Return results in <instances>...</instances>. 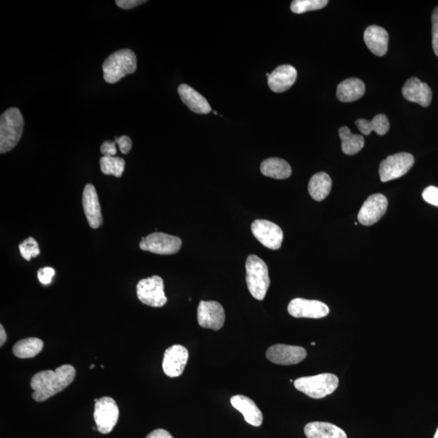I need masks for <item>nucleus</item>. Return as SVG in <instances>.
Here are the masks:
<instances>
[{
  "mask_svg": "<svg viewBox=\"0 0 438 438\" xmlns=\"http://www.w3.org/2000/svg\"><path fill=\"white\" fill-rule=\"evenodd\" d=\"M76 377V370L69 365L57 368L55 371L46 370L32 377L30 382L34 390L32 399L37 402H44L53 396L61 392L72 383Z\"/></svg>",
  "mask_w": 438,
  "mask_h": 438,
  "instance_id": "nucleus-1",
  "label": "nucleus"
},
{
  "mask_svg": "<svg viewBox=\"0 0 438 438\" xmlns=\"http://www.w3.org/2000/svg\"><path fill=\"white\" fill-rule=\"evenodd\" d=\"M137 70V57L133 50L123 49L116 51L105 60L102 65L104 80L109 84L118 82Z\"/></svg>",
  "mask_w": 438,
  "mask_h": 438,
  "instance_id": "nucleus-2",
  "label": "nucleus"
},
{
  "mask_svg": "<svg viewBox=\"0 0 438 438\" xmlns=\"http://www.w3.org/2000/svg\"><path fill=\"white\" fill-rule=\"evenodd\" d=\"M23 130L24 119L19 109H8L0 118V153H4L12 150L19 142Z\"/></svg>",
  "mask_w": 438,
  "mask_h": 438,
  "instance_id": "nucleus-3",
  "label": "nucleus"
},
{
  "mask_svg": "<svg viewBox=\"0 0 438 438\" xmlns=\"http://www.w3.org/2000/svg\"><path fill=\"white\" fill-rule=\"evenodd\" d=\"M246 283L251 295L263 301L270 285L269 269L264 260L250 255L246 260Z\"/></svg>",
  "mask_w": 438,
  "mask_h": 438,
  "instance_id": "nucleus-4",
  "label": "nucleus"
},
{
  "mask_svg": "<svg viewBox=\"0 0 438 438\" xmlns=\"http://www.w3.org/2000/svg\"><path fill=\"white\" fill-rule=\"evenodd\" d=\"M294 385L302 393L310 398L318 399L334 392L339 386V379L332 374H323L301 377L295 381Z\"/></svg>",
  "mask_w": 438,
  "mask_h": 438,
  "instance_id": "nucleus-5",
  "label": "nucleus"
},
{
  "mask_svg": "<svg viewBox=\"0 0 438 438\" xmlns=\"http://www.w3.org/2000/svg\"><path fill=\"white\" fill-rule=\"evenodd\" d=\"M137 294L140 301L148 306L160 307L167 302L164 283L160 276L142 279L137 286Z\"/></svg>",
  "mask_w": 438,
  "mask_h": 438,
  "instance_id": "nucleus-6",
  "label": "nucleus"
},
{
  "mask_svg": "<svg viewBox=\"0 0 438 438\" xmlns=\"http://www.w3.org/2000/svg\"><path fill=\"white\" fill-rule=\"evenodd\" d=\"M415 158L408 153H399L388 156L381 162L379 174L381 182L400 178L412 169Z\"/></svg>",
  "mask_w": 438,
  "mask_h": 438,
  "instance_id": "nucleus-7",
  "label": "nucleus"
},
{
  "mask_svg": "<svg viewBox=\"0 0 438 438\" xmlns=\"http://www.w3.org/2000/svg\"><path fill=\"white\" fill-rule=\"evenodd\" d=\"M119 416V408L113 398L104 397L95 403L94 418L97 431L102 435H107L113 430Z\"/></svg>",
  "mask_w": 438,
  "mask_h": 438,
  "instance_id": "nucleus-8",
  "label": "nucleus"
},
{
  "mask_svg": "<svg viewBox=\"0 0 438 438\" xmlns=\"http://www.w3.org/2000/svg\"><path fill=\"white\" fill-rule=\"evenodd\" d=\"M182 241L179 237L162 232L152 233L143 237L140 242V248L144 251L160 255H172L180 250Z\"/></svg>",
  "mask_w": 438,
  "mask_h": 438,
  "instance_id": "nucleus-9",
  "label": "nucleus"
},
{
  "mask_svg": "<svg viewBox=\"0 0 438 438\" xmlns=\"http://www.w3.org/2000/svg\"><path fill=\"white\" fill-rule=\"evenodd\" d=\"M251 229L256 239L267 248L272 250L281 248L283 231L276 223L265 219H258L251 223Z\"/></svg>",
  "mask_w": 438,
  "mask_h": 438,
  "instance_id": "nucleus-10",
  "label": "nucleus"
},
{
  "mask_svg": "<svg viewBox=\"0 0 438 438\" xmlns=\"http://www.w3.org/2000/svg\"><path fill=\"white\" fill-rule=\"evenodd\" d=\"M287 310L289 314L296 318L319 319L325 318L330 313L329 307L323 302L302 298H296L289 303Z\"/></svg>",
  "mask_w": 438,
  "mask_h": 438,
  "instance_id": "nucleus-11",
  "label": "nucleus"
},
{
  "mask_svg": "<svg viewBox=\"0 0 438 438\" xmlns=\"http://www.w3.org/2000/svg\"><path fill=\"white\" fill-rule=\"evenodd\" d=\"M198 321L204 329L220 330L225 323V311L216 301H200L198 309Z\"/></svg>",
  "mask_w": 438,
  "mask_h": 438,
  "instance_id": "nucleus-12",
  "label": "nucleus"
},
{
  "mask_svg": "<svg viewBox=\"0 0 438 438\" xmlns=\"http://www.w3.org/2000/svg\"><path fill=\"white\" fill-rule=\"evenodd\" d=\"M388 200L384 195L377 193L370 196L358 213V220L365 226H372L379 222L388 211Z\"/></svg>",
  "mask_w": 438,
  "mask_h": 438,
  "instance_id": "nucleus-13",
  "label": "nucleus"
},
{
  "mask_svg": "<svg viewBox=\"0 0 438 438\" xmlns=\"http://www.w3.org/2000/svg\"><path fill=\"white\" fill-rule=\"evenodd\" d=\"M306 356L305 348L286 344L274 345L267 352L268 360L280 365H296L304 361Z\"/></svg>",
  "mask_w": 438,
  "mask_h": 438,
  "instance_id": "nucleus-14",
  "label": "nucleus"
},
{
  "mask_svg": "<svg viewBox=\"0 0 438 438\" xmlns=\"http://www.w3.org/2000/svg\"><path fill=\"white\" fill-rule=\"evenodd\" d=\"M189 360L187 348L181 345H173L167 348L162 361V370L169 377H180L183 374Z\"/></svg>",
  "mask_w": 438,
  "mask_h": 438,
  "instance_id": "nucleus-15",
  "label": "nucleus"
},
{
  "mask_svg": "<svg viewBox=\"0 0 438 438\" xmlns=\"http://www.w3.org/2000/svg\"><path fill=\"white\" fill-rule=\"evenodd\" d=\"M82 203L88 225L94 229H97L102 225V216L99 196L94 185H86L82 196Z\"/></svg>",
  "mask_w": 438,
  "mask_h": 438,
  "instance_id": "nucleus-16",
  "label": "nucleus"
},
{
  "mask_svg": "<svg viewBox=\"0 0 438 438\" xmlns=\"http://www.w3.org/2000/svg\"><path fill=\"white\" fill-rule=\"evenodd\" d=\"M402 93L405 99L409 102H416L423 107L431 104L432 94L430 87L417 77L410 78L404 84Z\"/></svg>",
  "mask_w": 438,
  "mask_h": 438,
  "instance_id": "nucleus-17",
  "label": "nucleus"
},
{
  "mask_svg": "<svg viewBox=\"0 0 438 438\" xmlns=\"http://www.w3.org/2000/svg\"><path fill=\"white\" fill-rule=\"evenodd\" d=\"M297 71L292 65L284 64L274 69L268 77V85L274 92L283 93L290 88L296 81Z\"/></svg>",
  "mask_w": 438,
  "mask_h": 438,
  "instance_id": "nucleus-18",
  "label": "nucleus"
},
{
  "mask_svg": "<svg viewBox=\"0 0 438 438\" xmlns=\"http://www.w3.org/2000/svg\"><path fill=\"white\" fill-rule=\"evenodd\" d=\"M363 39L368 48L377 57H384L388 53L389 35L383 28L377 26L368 27L363 34Z\"/></svg>",
  "mask_w": 438,
  "mask_h": 438,
  "instance_id": "nucleus-19",
  "label": "nucleus"
},
{
  "mask_svg": "<svg viewBox=\"0 0 438 438\" xmlns=\"http://www.w3.org/2000/svg\"><path fill=\"white\" fill-rule=\"evenodd\" d=\"M233 407L243 414L247 423L249 425L259 427L263 422V414L253 400L247 396L237 394L231 399Z\"/></svg>",
  "mask_w": 438,
  "mask_h": 438,
  "instance_id": "nucleus-20",
  "label": "nucleus"
},
{
  "mask_svg": "<svg viewBox=\"0 0 438 438\" xmlns=\"http://www.w3.org/2000/svg\"><path fill=\"white\" fill-rule=\"evenodd\" d=\"M178 93L181 100L193 113L197 114L211 113V106L208 101L193 88L186 84H182L178 88Z\"/></svg>",
  "mask_w": 438,
  "mask_h": 438,
  "instance_id": "nucleus-21",
  "label": "nucleus"
},
{
  "mask_svg": "<svg viewBox=\"0 0 438 438\" xmlns=\"http://www.w3.org/2000/svg\"><path fill=\"white\" fill-rule=\"evenodd\" d=\"M365 93V85L360 79L349 78L339 84L337 97L342 102H352L361 99Z\"/></svg>",
  "mask_w": 438,
  "mask_h": 438,
  "instance_id": "nucleus-22",
  "label": "nucleus"
},
{
  "mask_svg": "<svg viewBox=\"0 0 438 438\" xmlns=\"http://www.w3.org/2000/svg\"><path fill=\"white\" fill-rule=\"evenodd\" d=\"M307 438H347L342 428L328 422H311L305 427Z\"/></svg>",
  "mask_w": 438,
  "mask_h": 438,
  "instance_id": "nucleus-23",
  "label": "nucleus"
},
{
  "mask_svg": "<svg viewBox=\"0 0 438 438\" xmlns=\"http://www.w3.org/2000/svg\"><path fill=\"white\" fill-rule=\"evenodd\" d=\"M262 173L270 178L285 180L292 175V167L281 158H272L265 160L260 164Z\"/></svg>",
  "mask_w": 438,
  "mask_h": 438,
  "instance_id": "nucleus-24",
  "label": "nucleus"
},
{
  "mask_svg": "<svg viewBox=\"0 0 438 438\" xmlns=\"http://www.w3.org/2000/svg\"><path fill=\"white\" fill-rule=\"evenodd\" d=\"M332 188V180L325 172H318L312 177L309 183V193L316 202H321L327 197Z\"/></svg>",
  "mask_w": 438,
  "mask_h": 438,
  "instance_id": "nucleus-25",
  "label": "nucleus"
},
{
  "mask_svg": "<svg viewBox=\"0 0 438 438\" xmlns=\"http://www.w3.org/2000/svg\"><path fill=\"white\" fill-rule=\"evenodd\" d=\"M356 124L363 135H370L372 131L383 136L390 130V122L388 116L384 114L377 115L372 120L359 119L356 121Z\"/></svg>",
  "mask_w": 438,
  "mask_h": 438,
  "instance_id": "nucleus-26",
  "label": "nucleus"
},
{
  "mask_svg": "<svg viewBox=\"0 0 438 438\" xmlns=\"http://www.w3.org/2000/svg\"><path fill=\"white\" fill-rule=\"evenodd\" d=\"M339 137L342 142V151L347 155H354L365 146V139L361 135L352 134L346 126L340 128Z\"/></svg>",
  "mask_w": 438,
  "mask_h": 438,
  "instance_id": "nucleus-27",
  "label": "nucleus"
},
{
  "mask_svg": "<svg viewBox=\"0 0 438 438\" xmlns=\"http://www.w3.org/2000/svg\"><path fill=\"white\" fill-rule=\"evenodd\" d=\"M44 343L38 338H28L17 342L12 348L14 355L21 359L32 358L43 351Z\"/></svg>",
  "mask_w": 438,
  "mask_h": 438,
  "instance_id": "nucleus-28",
  "label": "nucleus"
},
{
  "mask_svg": "<svg viewBox=\"0 0 438 438\" xmlns=\"http://www.w3.org/2000/svg\"><path fill=\"white\" fill-rule=\"evenodd\" d=\"M100 167L104 175H114L120 178L125 169V161L118 157H106L100 158Z\"/></svg>",
  "mask_w": 438,
  "mask_h": 438,
  "instance_id": "nucleus-29",
  "label": "nucleus"
},
{
  "mask_svg": "<svg viewBox=\"0 0 438 438\" xmlns=\"http://www.w3.org/2000/svg\"><path fill=\"white\" fill-rule=\"evenodd\" d=\"M327 0H294L291 4V10L296 14L319 10L327 6Z\"/></svg>",
  "mask_w": 438,
  "mask_h": 438,
  "instance_id": "nucleus-30",
  "label": "nucleus"
},
{
  "mask_svg": "<svg viewBox=\"0 0 438 438\" xmlns=\"http://www.w3.org/2000/svg\"><path fill=\"white\" fill-rule=\"evenodd\" d=\"M20 253L22 258L30 262L32 258L38 257L40 254V249L38 242L32 237L23 241L19 245Z\"/></svg>",
  "mask_w": 438,
  "mask_h": 438,
  "instance_id": "nucleus-31",
  "label": "nucleus"
},
{
  "mask_svg": "<svg viewBox=\"0 0 438 438\" xmlns=\"http://www.w3.org/2000/svg\"><path fill=\"white\" fill-rule=\"evenodd\" d=\"M432 49L438 57V6L433 10L432 15Z\"/></svg>",
  "mask_w": 438,
  "mask_h": 438,
  "instance_id": "nucleus-32",
  "label": "nucleus"
},
{
  "mask_svg": "<svg viewBox=\"0 0 438 438\" xmlns=\"http://www.w3.org/2000/svg\"><path fill=\"white\" fill-rule=\"evenodd\" d=\"M422 197L426 202L438 207V188L435 186H430L423 190Z\"/></svg>",
  "mask_w": 438,
  "mask_h": 438,
  "instance_id": "nucleus-33",
  "label": "nucleus"
},
{
  "mask_svg": "<svg viewBox=\"0 0 438 438\" xmlns=\"http://www.w3.org/2000/svg\"><path fill=\"white\" fill-rule=\"evenodd\" d=\"M55 272L53 268L45 267L40 269L38 272L39 280L44 285H49L53 281V278L55 276Z\"/></svg>",
  "mask_w": 438,
  "mask_h": 438,
  "instance_id": "nucleus-34",
  "label": "nucleus"
},
{
  "mask_svg": "<svg viewBox=\"0 0 438 438\" xmlns=\"http://www.w3.org/2000/svg\"><path fill=\"white\" fill-rule=\"evenodd\" d=\"M115 142L118 144L121 153L124 155H127L130 151H131L133 143L132 140L128 136H122L120 137H115Z\"/></svg>",
  "mask_w": 438,
  "mask_h": 438,
  "instance_id": "nucleus-35",
  "label": "nucleus"
},
{
  "mask_svg": "<svg viewBox=\"0 0 438 438\" xmlns=\"http://www.w3.org/2000/svg\"><path fill=\"white\" fill-rule=\"evenodd\" d=\"M115 142L106 141L102 144L100 151L102 155L106 157H115L117 153Z\"/></svg>",
  "mask_w": 438,
  "mask_h": 438,
  "instance_id": "nucleus-36",
  "label": "nucleus"
},
{
  "mask_svg": "<svg viewBox=\"0 0 438 438\" xmlns=\"http://www.w3.org/2000/svg\"><path fill=\"white\" fill-rule=\"evenodd\" d=\"M146 3L144 0H116L117 6L123 9H131Z\"/></svg>",
  "mask_w": 438,
  "mask_h": 438,
  "instance_id": "nucleus-37",
  "label": "nucleus"
},
{
  "mask_svg": "<svg viewBox=\"0 0 438 438\" xmlns=\"http://www.w3.org/2000/svg\"><path fill=\"white\" fill-rule=\"evenodd\" d=\"M146 438H174L165 430H156L149 435Z\"/></svg>",
  "mask_w": 438,
  "mask_h": 438,
  "instance_id": "nucleus-38",
  "label": "nucleus"
},
{
  "mask_svg": "<svg viewBox=\"0 0 438 438\" xmlns=\"http://www.w3.org/2000/svg\"><path fill=\"white\" fill-rule=\"evenodd\" d=\"M7 341V334L6 332V330H4L3 326L0 325V346L3 347L4 343Z\"/></svg>",
  "mask_w": 438,
  "mask_h": 438,
  "instance_id": "nucleus-39",
  "label": "nucleus"
},
{
  "mask_svg": "<svg viewBox=\"0 0 438 438\" xmlns=\"http://www.w3.org/2000/svg\"><path fill=\"white\" fill-rule=\"evenodd\" d=\"M433 438H438V428H437V431L435 432V437H433Z\"/></svg>",
  "mask_w": 438,
  "mask_h": 438,
  "instance_id": "nucleus-40",
  "label": "nucleus"
},
{
  "mask_svg": "<svg viewBox=\"0 0 438 438\" xmlns=\"http://www.w3.org/2000/svg\"><path fill=\"white\" fill-rule=\"evenodd\" d=\"M94 368H95V365H91V370L94 369Z\"/></svg>",
  "mask_w": 438,
  "mask_h": 438,
  "instance_id": "nucleus-41",
  "label": "nucleus"
},
{
  "mask_svg": "<svg viewBox=\"0 0 438 438\" xmlns=\"http://www.w3.org/2000/svg\"><path fill=\"white\" fill-rule=\"evenodd\" d=\"M312 346H315L316 343L314 342L311 343Z\"/></svg>",
  "mask_w": 438,
  "mask_h": 438,
  "instance_id": "nucleus-42",
  "label": "nucleus"
},
{
  "mask_svg": "<svg viewBox=\"0 0 438 438\" xmlns=\"http://www.w3.org/2000/svg\"><path fill=\"white\" fill-rule=\"evenodd\" d=\"M213 114H214V115H218V113H216V111H213Z\"/></svg>",
  "mask_w": 438,
  "mask_h": 438,
  "instance_id": "nucleus-43",
  "label": "nucleus"
}]
</instances>
